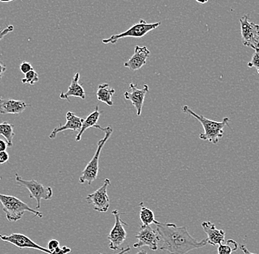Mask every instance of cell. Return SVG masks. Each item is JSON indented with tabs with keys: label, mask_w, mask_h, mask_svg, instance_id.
Masks as SVG:
<instances>
[{
	"label": "cell",
	"mask_w": 259,
	"mask_h": 254,
	"mask_svg": "<svg viewBox=\"0 0 259 254\" xmlns=\"http://www.w3.org/2000/svg\"><path fill=\"white\" fill-rule=\"evenodd\" d=\"M155 224L162 242L160 250H166L170 254H186L208 244L206 239L197 241L192 237L185 226L178 227L175 223H160L157 221Z\"/></svg>",
	"instance_id": "1"
},
{
	"label": "cell",
	"mask_w": 259,
	"mask_h": 254,
	"mask_svg": "<svg viewBox=\"0 0 259 254\" xmlns=\"http://www.w3.org/2000/svg\"><path fill=\"white\" fill-rule=\"evenodd\" d=\"M182 111L183 113H187L193 116L202 124L204 132L199 135L200 140H207L213 144L219 143L220 139L224 135L225 127H229V122L231 121L228 118H224L220 122L206 119L202 115H197V113H194L187 105L183 107Z\"/></svg>",
	"instance_id": "2"
},
{
	"label": "cell",
	"mask_w": 259,
	"mask_h": 254,
	"mask_svg": "<svg viewBox=\"0 0 259 254\" xmlns=\"http://www.w3.org/2000/svg\"><path fill=\"white\" fill-rule=\"evenodd\" d=\"M0 203L3 205V210L6 213V219L8 222L19 221L22 219L25 212L31 213L38 218H43V214L40 212L33 210L15 196L0 194Z\"/></svg>",
	"instance_id": "3"
},
{
	"label": "cell",
	"mask_w": 259,
	"mask_h": 254,
	"mask_svg": "<svg viewBox=\"0 0 259 254\" xmlns=\"http://www.w3.org/2000/svg\"><path fill=\"white\" fill-rule=\"evenodd\" d=\"M105 137L101 140H99L97 143V151L95 152L92 159L84 168L82 171V174L80 179H79V183L80 184H84L87 183L88 185H91L92 182H95L97 178V175L99 173V160H100V155H101L102 150L103 147L110 139L113 133V129L111 126L105 128Z\"/></svg>",
	"instance_id": "4"
},
{
	"label": "cell",
	"mask_w": 259,
	"mask_h": 254,
	"mask_svg": "<svg viewBox=\"0 0 259 254\" xmlns=\"http://www.w3.org/2000/svg\"><path fill=\"white\" fill-rule=\"evenodd\" d=\"M161 25V22H155V23L148 24L144 19H141L138 23L134 24L130 27L126 31L121 32L116 35H111L110 38L103 40V43L105 44H115L119 40L124 38H142L147 35L149 32L153 31Z\"/></svg>",
	"instance_id": "5"
},
{
	"label": "cell",
	"mask_w": 259,
	"mask_h": 254,
	"mask_svg": "<svg viewBox=\"0 0 259 254\" xmlns=\"http://www.w3.org/2000/svg\"><path fill=\"white\" fill-rule=\"evenodd\" d=\"M16 182L19 186L27 189L30 192V198L35 199L37 202L35 210L40 208L41 200H50L53 196V188L51 187H45L44 184L36 180H24L19 174H15Z\"/></svg>",
	"instance_id": "6"
},
{
	"label": "cell",
	"mask_w": 259,
	"mask_h": 254,
	"mask_svg": "<svg viewBox=\"0 0 259 254\" xmlns=\"http://www.w3.org/2000/svg\"><path fill=\"white\" fill-rule=\"evenodd\" d=\"M241 24V35H242L244 46L259 49V25L250 21V15L243 16L239 19Z\"/></svg>",
	"instance_id": "7"
},
{
	"label": "cell",
	"mask_w": 259,
	"mask_h": 254,
	"mask_svg": "<svg viewBox=\"0 0 259 254\" xmlns=\"http://www.w3.org/2000/svg\"><path fill=\"white\" fill-rule=\"evenodd\" d=\"M112 215L114 217L115 222L107 237L108 247L112 250H121V245L127 238V232L124 229V226H127V223L121 220V213L118 210H113Z\"/></svg>",
	"instance_id": "8"
},
{
	"label": "cell",
	"mask_w": 259,
	"mask_h": 254,
	"mask_svg": "<svg viewBox=\"0 0 259 254\" xmlns=\"http://www.w3.org/2000/svg\"><path fill=\"white\" fill-rule=\"evenodd\" d=\"M111 185L110 179H105L103 185L96 191L89 194L85 200L89 205H92L94 210L99 213H106L110 207V200L108 198L107 190L108 186Z\"/></svg>",
	"instance_id": "9"
},
{
	"label": "cell",
	"mask_w": 259,
	"mask_h": 254,
	"mask_svg": "<svg viewBox=\"0 0 259 254\" xmlns=\"http://www.w3.org/2000/svg\"><path fill=\"white\" fill-rule=\"evenodd\" d=\"M138 242L134 244L135 248L148 247L150 250H157L158 243L160 241L159 235L156 230L150 226H141L139 232L136 235Z\"/></svg>",
	"instance_id": "10"
},
{
	"label": "cell",
	"mask_w": 259,
	"mask_h": 254,
	"mask_svg": "<svg viewBox=\"0 0 259 254\" xmlns=\"http://www.w3.org/2000/svg\"><path fill=\"white\" fill-rule=\"evenodd\" d=\"M0 239L19 247L21 250L24 248L34 249V250H40L45 253L52 254V252L48 248L40 246L39 245L35 243L31 239L24 234H18V233H14L11 235H1L0 234Z\"/></svg>",
	"instance_id": "11"
},
{
	"label": "cell",
	"mask_w": 259,
	"mask_h": 254,
	"mask_svg": "<svg viewBox=\"0 0 259 254\" xmlns=\"http://www.w3.org/2000/svg\"><path fill=\"white\" fill-rule=\"evenodd\" d=\"M130 89H131L130 91H126L124 93V98L126 100L131 101L133 106L137 110V116H140L142 114L146 95L149 92V86L147 85H145L143 88L139 89L138 88L137 84L131 83L130 84Z\"/></svg>",
	"instance_id": "12"
},
{
	"label": "cell",
	"mask_w": 259,
	"mask_h": 254,
	"mask_svg": "<svg viewBox=\"0 0 259 254\" xmlns=\"http://www.w3.org/2000/svg\"><path fill=\"white\" fill-rule=\"evenodd\" d=\"M150 55V52L147 46H137L134 54L130 58L128 61L124 63V66L134 72L139 70L147 64V61Z\"/></svg>",
	"instance_id": "13"
},
{
	"label": "cell",
	"mask_w": 259,
	"mask_h": 254,
	"mask_svg": "<svg viewBox=\"0 0 259 254\" xmlns=\"http://www.w3.org/2000/svg\"><path fill=\"white\" fill-rule=\"evenodd\" d=\"M66 122L64 125H59L58 127L55 128L51 133H50V139H55L57 135L60 132H64L66 130L75 131V132H80L81 128H82V123H83L84 119L78 117L76 116L72 112H68L66 113Z\"/></svg>",
	"instance_id": "14"
},
{
	"label": "cell",
	"mask_w": 259,
	"mask_h": 254,
	"mask_svg": "<svg viewBox=\"0 0 259 254\" xmlns=\"http://www.w3.org/2000/svg\"><path fill=\"white\" fill-rule=\"evenodd\" d=\"M203 231L207 234V242L212 246H219L223 244L226 233L223 229H218L213 223L204 221L201 224Z\"/></svg>",
	"instance_id": "15"
},
{
	"label": "cell",
	"mask_w": 259,
	"mask_h": 254,
	"mask_svg": "<svg viewBox=\"0 0 259 254\" xmlns=\"http://www.w3.org/2000/svg\"><path fill=\"white\" fill-rule=\"evenodd\" d=\"M30 105H27L21 100L3 99L0 100V113L1 114H20L23 113Z\"/></svg>",
	"instance_id": "16"
},
{
	"label": "cell",
	"mask_w": 259,
	"mask_h": 254,
	"mask_svg": "<svg viewBox=\"0 0 259 254\" xmlns=\"http://www.w3.org/2000/svg\"><path fill=\"white\" fill-rule=\"evenodd\" d=\"M79 80H80V74L76 73L73 77L70 85L68 87L67 91L62 92L60 95V98L61 99L67 100L69 103H70V99H69L70 97H76V98H81V99H85V90L82 85L79 84Z\"/></svg>",
	"instance_id": "17"
},
{
	"label": "cell",
	"mask_w": 259,
	"mask_h": 254,
	"mask_svg": "<svg viewBox=\"0 0 259 254\" xmlns=\"http://www.w3.org/2000/svg\"><path fill=\"white\" fill-rule=\"evenodd\" d=\"M100 115H101V112L99 111V106H97L96 108H95V111L92 112V113H90L87 119H84L82 128H81L80 132H79L78 134L76 136V141H80L84 132H85L87 129H90V128H96V129H100V130L105 132V128L101 127V126L97 124V121H98L99 119H100Z\"/></svg>",
	"instance_id": "18"
},
{
	"label": "cell",
	"mask_w": 259,
	"mask_h": 254,
	"mask_svg": "<svg viewBox=\"0 0 259 254\" xmlns=\"http://www.w3.org/2000/svg\"><path fill=\"white\" fill-rule=\"evenodd\" d=\"M116 93V90L110 87L109 85L106 83L99 85L97 91V98L98 101L106 104L108 106H113V95Z\"/></svg>",
	"instance_id": "19"
},
{
	"label": "cell",
	"mask_w": 259,
	"mask_h": 254,
	"mask_svg": "<svg viewBox=\"0 0 259 254\" xmlns=\"http://www.w3.org/2000/svg\"><path fill=\"white\" fill-rule=\"evenodd\" d=\"M14 129V126L9 124L7 121H3L0 124V135L6 139L8 147L13 146V138L15 136Z\"/></svg>",
	"instance_id": "20"
},
{
	"label": "cell",
	"mask_w": 259,
	"mask_h": 254,
	"mask_svg": "<svg viewBox=\"0 0 259 254\" xmlns=\"http://www.w3.org/2000/svg\"><path fill=\"white\" fill-rule=\"evenodd\" d=\"M143 203L140 204L141 208L140 213H139V218L142 226H150L152 223H155V214L152 210L148 207H144Z\"/></svg>",
	"instance_id": "21"
},
{
	"label": "cell",
	"mask_w": 259,
	"mask_h": 254,
	"mask_svg": "<svg viewBox=\"0 0 259 254\" xmlns=\"http://www.w3.org/2000/svg\"><path fill=\"white\" fill-rule=\"evenodd\" d=\"M239 248V244L234 239H228L226 245H219L218 248V254H232L233 252L236 251Z\"/></svg>",
	"instance_id": "22"
},
{
	"label": "cell",
	"mask_w": 259,
	"mask_h": 254,
	"mask_svg": "<svg viewBox=\"0 0 259 254\" xmlns=\"http://www.w3.org/2000/svg\"><path fill=\"white\" fill-rule=\"evenodd\" d=\"M24 75H25V77L22 80V82L23 84H29V85H33L39 81L38 73L34 70L30 71Z\"/></svg>",
	"instance_id": "23"
},
{
	"label": "cell",
	"mask_w": 259,
	"mask_h": 254,
	"mask_svg": "<svg viewBox=\"0 0 259 254\" xmlns=\"http://www.w3.org/2000/svg\"><path fill=\"white\" fill-rule=\"evenodd\" d=\"M249 68H255L258 71V74H259V49L256 50L252 55V59L250 62L247 64Z\"/></svg>",
	"instance_id": "24"
},
{
	"label": "cell",
	"mask_w": 259,
	"mask_h": 254,
	"mask_svg": "<svg viewBox=\"0 0 259 254\" xmlns=\"http://www.w3.org/2000/svg\"><path fill=\"white\" fill-rule=\"evenodd\" d=\"M19 69H20L21 72L23 73L24 74H27L30 71L33 70L32 65L27 61H23L19 66Z\"/></svg>",
	"instance_id": "25"
},
{
	"label": "cell",
	"mask_w": 259,
	"mask_h": 254,
	"mask_svg": "<svg viewBox=\"0 0 259 254\" xmlns=\"http://www.w3.org/2000/svg\"><path fill=\"white\" fill-rule=\"evenodd\" d=\"M14 27L13 25H8L4 30H0V41L11 32L14 31Z\"/></svg>",
	"instance_id": "26"
},
{
	"label": "cell",
	"mask_w": 259,
	"mask_h": 254,
	"mask_svg": "<svg viewBox=\"0 0 259 254\" xmlns=\"http://www.w3.org/2000/svg\"><path fill=\"white\" fill-rule=\"evenodd\" d=\"M59 246L60 242H58V241L57 240V239H51V240H50V242H48V248L51 252H53V250H56L57 247H58Z\"/></svg>",
	"instance_id": "27"
},
{
	"label": "cell",
	"mask_w": 259,
	"mask_h": 254,
	"mask_svg": "<svg viewBox=\"0 0 259 254\" xmlns=\"http://www.w3.org/2000/svg\"><path fill=\"white\" fill-rule=\"evenodd\" d=\"M9 160V155L7 151L0 152V165L5 164Z\"/></svg>",
	"instance_id": "28"
},
{
	"label": "cell",
	"mask_w": 259,
	"mask_h": 254,
	"mask_svg": "<svg viewBox=\"0 0 259 254\" xmlns=\"http://www.w3.org/2000/svg\"><path fill=\"white\" fill-rule=\"evenodd\" d=\"M6 70H7V67H6V64H5L4 63L2 62V61H0V80H1L3 74H5Z\"/></svg>",
	"instance_id": "29"
},
{
	"label": "cell",
	"mask_w": 259,
	"mask_h": 254,
	"mask_svg": "<svg viewBox=\"0 0 259 254\" xmlns=\"http://www.w3.org/2000/svg\"><path fill=\"white\" fill-rule=\"evenodd\" d=\"M8 147L7 142L4 141V140H1V139H0V152L6 151V150L7 149Z\"/></svg>",
	"instance_id": "30"
},
{
	"label": "cell",
	"mask_w": 259,
	"mask_h": 254,
	"mask_svg": "<svg viewBox=\"0 0 259 254\" xmlns=\"http://www.w3.org/2000/svg\"><path fill=\"white\" fill-rule=\"evenodd\" d=\"M239 247H240L241 250H242L244 254H255L251 253V252L249 251L248 249L247 248V247H246L245 245H244V244H241V245H239Z\"/></svg>",
	"instance_id": "31"
},
{
	"label": "cell",
	"mask_w": 259,
	"mask_h": 254,
	"mask_svg": "<svg viewBox=\"0 0 259 254\" xmlns=\"http://www.w3.org/2000/svg\"><path fill=\"white\" fill-rule=\"evenodd\" d=\"M131 251V247L129 246L127 247H126V248H121V250L118 253L116 254H125L127 253H128V252ZM98 254H105V253H98Z\"/></svg>",
	"instance_id": "32"
},
{
	"label": "cell",
	"mask_w": 259,
	"mask_h": 254,
	"mask_svg": "<svg viewBox=\"0 0 259 254\" xmlns=\"http://www.w3.org/2000/svg\"><path fill=\"white\" fill-rule=\"evenodd\" d=\"M196 2L200 4H205V3H208V0H196Z\"/></svg>",
	"instance_id": "33"
},
{
	"label": "cell",
	"mask_w": 259,
	"mask_h": 254,
	"mask_svg": "<svg viewBox=\"0 0 259 254\" xmlns=\"http://www.w3.org/2000/svg\"><path fill=\"white\" fill-rule=\"evenodd\" d=\"M14 1V0H0V3H11V2Z\"/></svg>",
	"instance_id": "34"
},
{
	"label": "cell",
	"mask_w": 259,
	"mask_h": 254,
	"mask_svg": "<svg viewBox=\"0 0 259 254\" xmlns=\"http://www.w3.org/2000/svg\"><path fill=\"white\" fill-rule=\"evenodd\" d=\"M137 254H148L147 253V251H145V250H140V251L138 252Z\"/></svg>",
	"instance_id": "35"
},
{
	"label": "cell",
	"mask_w": 259,
	"mask_h": 254,
	"mask_svg": "<svg viewBox=\"0 0 259 254\" xmlns=\"http://www.w3.org/2000/svg\"><path fill=\"white\" fill-rule=\"evenodd\" d=\"M0 100H1V98H0Z\"/></svg>",
	"instance_id": "36"
}]
</instances>
